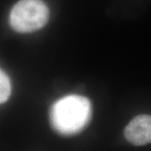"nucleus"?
<instances>
[{
	"mask_svg": "<svg viewBox=\"0 0 151 151\" xmlns=\"http://www.w3.org/2000/svg\"><path fill=\"white\" fill-rule=\"evenodd\" d=\"M92 117V105L85 97L68 95L52 105L50 120L52 128L62 135H72L81 132Z\"/></svg>",
	"mask_w": 151,
	"mask_h": 151,
	"instance_id": "1",
	"label": "nucleus"
},
{
	"mask_svg": "<svg viewBox=\"0 0 151 151\" xmlns=\"http://www.w3.org/2000/svg\"><path fill=\"white\" fill-rule=\"evenodd\" d=\"M49 19V9L42 0H20L9 15L11 27L19 33H30L44 27Z\"/></svg>",
	"mask_w": 151,
	"mask_h": 151,
	"instance_id": "2",
	"label": "nucleus"
},
{
	"mask_svg": "<svg viewBox=\"0 0 151 151\" xmlns=\"http://www.w3.org/2000/svg\"><path fill=\"white\" fill-rule=\"evenodd\" d=\"M126 139L134 145L151 143V116L139 115L133 119L124 129Z\"/></svg>",
	"mask_w": 151,
	"mask_h": 151,
	"instance_id": "3",
	"label": "nucleus"
},
{
	"mask_svg": "<svg viewBox=\"0 0 151 151\" xmlns=\"http://www.w3.org/2000/svg\"><path fill=\"white\" fill-rule=\"evenodd\" d=\"M11 93V83L9 76L0 68V103L8 100Z\"/></svg>",
	"mask_w": 151,
	"mask_h": 151,
	"instance_id": "4",
	"label": "nucleus"
}]
</instances>
